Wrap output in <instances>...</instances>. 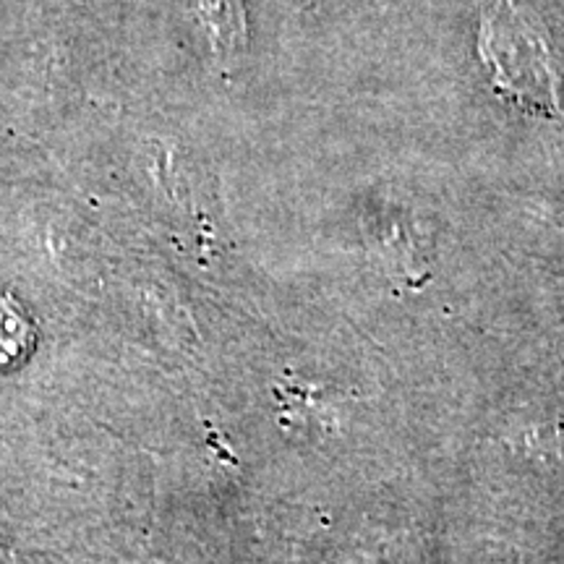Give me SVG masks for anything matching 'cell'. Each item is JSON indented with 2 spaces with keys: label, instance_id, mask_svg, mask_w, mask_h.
<instances>
[{
  "label": "cell",
  "instance_id": "cell-1",
  "mask_svg": "<svg viewBox=\"0 0 564 564\" xmlns=\"http://www.w3.org/2000/svg\"><path fill=\"white\" fill-rule=\"evenodd\" d=\"M478 53L491 68L494 87L505 100L564 121L560 74L544 24L533 13L520 11L512 0H489L478 32Z\"/></svg>",
  "mask_w": 564,
  "mask_h": 564
},
{
  "label": "cell",
  "instance_id": "cell-2",
  "mask_svg": "<svg viewBox=\"0 0 564 564\" xmlns=\"http://www.w3.org/2000/svg\"><path fill=\"white\" fill-rule=\"evenodd\" d=\"M196 9L207 26L215 51L241 47L246 42V13L241 0H196Z\"/></svg>",
  "mask_w": 564,
  "mask_h": 564
}]
</instances>
